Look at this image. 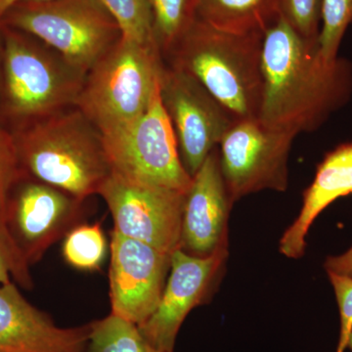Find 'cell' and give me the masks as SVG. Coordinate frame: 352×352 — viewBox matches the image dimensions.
Listing matches in <instances>:
<instances>
[{
	"mask_svg": "<svg viewBox=\"0 0 352 352\" xmlns=\"http://www.w3.org/2000/svg\"><path fill=\"white\" fill-rule=\"evenodd\" d=\"M233 205L220 168L219 149L208 155L185 197L180 249L208 256L228 243L229 212Z\"/></svg>",
	"mask_w": 352,
	"mask_h": 352,
	"instance_id": "5bb4252c",
	"label": "cell"
},
{
	"mask_svg": "<svg viewBox=\"0 0 352 352\" xmlns=\"http://www.w3.org/2000/svg\"><path fill=\"white\" fill-rule=\"evenodd\" d=\"M1 43L9 112L29 122L75 107L85 75L25 32L1 25Z\"/></svg>",
	"mask_w": 352,
	"mask_h": 352,
	"instance_id": "8992f818",
	"label": "cell"
},
{
	"mask_svg": "<svg viewBox=\"0 0 352 352\" xmlns=\"http://www.w3.org/2000/svg\"><path fill=\"white\" fill-rule=\"evenodd\" d=\"M89 331V324L59 327L17 284L0 285V352H87Z\"/></svg>",
	"mask_w": 352,
	"mask_h": 352,
	"instance_id": "9a60e30c",
	"label": "cell"
},
{
	"mask_svg": "<svg viewBox=\"0 0 352 352\" xmlns=\"http://www.w3.org/2000/svg\"><path fill=\"white\" fill-rule=\"evenodd\" d=\"M352 194V142L342 143L327 153L317 166L314 182L303 192L302 207L280 241V252L300 258L307 235L319 214L331 204Z\"/></svg>",
	"mask_w": 352,
	"mask_h": 352,
	"instance_id": "2e32d148",
	"label": "cell"
},
{
	"mask_svg": "<svg viewBox=\"0 0 352 352\" xmlns=\"http://www.w3.org/2000/svg\"><path fill=\"white\" fill-rule=\"evenodd\" d=\"M347 349H351L352 351V332L351 333V336H349V342H347Z\"/></svg>",
	"mask_w": 352,
	"mask_h": 352,
	"instance_id": "f1b7e54d",
	"label": "cell"
},
{
	"mask_svg": "<svg viewBox=\"0 0 352 352\" xmlns=\"http://www.w3.org/2000/svg\"><path fill=\"white\" fill-rule=\"evenodd\" d=\"M89 327L87 352H166L146 339L138 325L113 314Z\"/></svg>",
	"mask_w": 352,
	"mask_h": 352,
	"instance_id": "ac0fdd59",
	"label": "cell"
},
{
	"mask_svg": "<svg viewBox=\"0 0 352 352\" xmlns=\"http://www.w3.org/2000/svg\"><path fill=\"white\" fill-rule=\"evenodd\" d=\"M340 309V330L337 351L344 352L352 332V277L328 272Z\"/></svg>",
	"mask_w": 352,
	"mask_h": 352,
	"instance_id": "484cf974",
	"label": "cell"
},
{
	"mask_svg": "<svg viewBox=\"0 0 352 352\" xmlns=\"http://www.w3.org/2000/svg\"><path fill=\"white\" fill-rule=\"evenodd\" d=\"M227 256L228 243L203 258L182 249L171 254L170 273L161 300L154 314L138 326L146 339L162 351H175L183 322L194 308L212 295Z\"/></svg>",
	"mask_w": 352,
	"mask_h": 352,
	"instance_id": "7c38bea8",
	"label": "cell"
},
{
	"mask_svg": "<svg viewBox=\"0 0 352 352\" xmlns=\"http://www.w3.org/2000/svg\"><path fill=\"white\" fill-rule=\"evenodd\" d=\"M1 25L34 36L87 76L122 32L101 0H36L11 7Z\"/></svg>",
	"mask_w": 352,
	"mask_h": 352,
	"instance_id": "5b68a950",
	"label": "cell"
},
{
	"mask_svg": "<svg viewBox=\"0 0 352 352\" xmlns=\"http://www.w3.org/2000/svg\"><path fill=\"white\" fill-rule=\"evenodd\" d=\"M25 1H36V0H0V27H1L2 18L6 15L7 11H8L11 7L16 6V4Z\"/></svg>",
	"mask_w": 352,
	"mask_h": 352,
	"instance_id": "83f0119b",
	"label": "cell"
},
{
	"mask_svg": "<svg viewBox=\"0 0 352 352\" xmlns=\"http://www.w3.org/2000/svg\"><path fill=\"white\" fill-rule=\"evenodd\" d=\"M199 0H150L154 38L168 56L197 20Z\"/></svg>",
	"mask_w": 352,
	"mask_h": 352,
	"instance_id": "d6986e66",
	"label": "cell"
},
{
	"mask_svg": "<svg viewBox=\"0 0 352 352\" xmlns=\"http://www.w3.org/2000/svg\"><path fill=\"white\" fill-rule=\"evenodd\" d=\"M263 34L220 31L197 19L170 51V66L195 78L234 119L258 118Z\"/></svg>",
	"mask_w": 352,
	"mask_h": 352,
	"instance_id": "3957f363",
	"label": "cell"
},
{
	"mask_svg": "<svg viewBox=\"0 0 352 352\" xmlns=\"http://www.w3.org/2000/svg\"><path fill=\"white\" fill-rule=\"evenodd\" d=\"M110 252L111 314L140 326L161 300L171 254L113 230Z\"/></svg>",
	"mask_w": 352,
	"mask_h": 352,
	"instance_id": "4fadbf2b",
	"label": "cell"
},
{
	"mask_svg": "<svg viewBox=\"0 0 352 352\" xmlns=\"http://www.w3.org/2000/svg\"><path fill=\"white\" fill-rule=\"evenodd\" d=\"M164 66L157 46L120 38L85 76L75 107L102 136L117 133L149 107Z\"/></svg>",
	"mask_w": 352,
	"mask_h": 352,
	"instance_id": "277c9868",
	"label": "cell"
},
{
	"mask_svg": "<svg viewBox=\"0 0 352 352\" xmlns=\"http://www.w3.org/2000/svg\"><path fill=\"white\" fill-rule=\"evenodd\" d=\"M263 89L258 118L298 135L320 127L352 92V66L322 56L318 39L305 38L281 16L263 32Z\"/></svg>",
	"mask_w": 352,
	"mask_h": 352,
	"instance_id": "6da1fadb",
	"label": "cell"
},
{
	"mask_svg": "<svg viewBox=\"0 0 352 352\" xmlns=\"http://www.w3.org/2000/svg\"><path fill=\"white\" fill-rule=\"evenodd\" d=\"M279 15L305 38L318 39L321 0H277Z\"/></svg>",
	"mask_w": 352,
	"mask_h": 352,
	"instance_id": "cb8c5ba5",
	"label": "cell"
},
{
	"mask_svg": "<svg viewBox=\"0 0 352 352\" xmlns=\"http://www.w3.org/2000/svg\"><path fill=\"white\" fill-rule=\"evenodd\" d=\"M25 175L21 168L13 134L0 127V212H3L9 192Z\"/></svg>",
	"mask_w": 352,
	"mask_h": 352,
	"instance_id": "d4e9b609",
	"label": "cell"
},
{
	"mask_svg": "<svg viewBox=\"0 0 352 352\" xmlns=\"http://www.w3.org/2000/svg\"><path fill=\"white\" fill-rule=\"evenodd\" d=\"M279 16L277 0H199L197 19L220 31L256 34Z\"/></svg>",
	"mask_w": 352,
	"mask_h": 352,
	"instance_id": "e0dca14e",
	"label": "cell"
},
{
	"mask_svg": "<svg viewBox=\"0 0 352 352\" xmlns=\"http://www.w3.org/2000/svg\"><path fill=\"white\" fill-rule=\"evenodd\" d=\"M23 173L85 201L112 173L103 136L78 108L28 122L13 134Z\"/></svg>",
	"mask_w": 352,
	"mask_h": 352,
	"instance_id": "7a4b0ae2",
	"label": "cell"
},
{
	"mask_svg": "<svg viewBox=\"0 0 352 352\" xmlns=\"http://www.w3.org/2000/svg\"><path fill=\"white\" fill-rule=\"evenodd\" d=\"M160 96L183 166L193 177L235 119L195 78L170 65L160 76Z\"/></svg>",
	"mask_w": 352,
	"mask_h": 352,
	"instance_id": "9c48e42d",
	"label": "cell"
},
{
	"mask_svg": "<svg viewBox=\"0 0 352 352\" xmlns=\"http://www.w3.org/2000/svg\"><path fill=\"white\" fill-rule=\"evenodd\" d=\"M31 264L16 244L0 212V285L14 283L22 288H32Z\"/></svg>",
	"mask_w": 352,
	"mask_h": 352,
	"instance_id": "603a6c76",
	"label": "cell"
},
{
	"mask_svg": "<svg viewBox=\"0 0 352 352\" xmlns=\"http://www.w3.org/2000/svg\"><path fill=\"white\" fill-rule=\"evenodd\" d=\"M0 36H1V27H0Z\"/></svg>",
	"mask_w": 352,
	"mask_h": 352,
	"instance_id": "f546056e",
	"label": "cell"
},
{
	"mask_svg": "<svg viewBox=\"0 0 352 352\" xmlns=\"http://www.w3.org/2000/svg\"><path fill=\"white\" fill-rule=\"evenodd\" d=\"M119 25L122 38L157 46L150 0H101ZM159 50V48H157Z\"/></svg>",
	"mask_w": 352,
	"mask_h": 352,
	"instance_id": "44dd1931",
	"label": "cell"
},
{
	"mask_svg": "<svg viewBox=\"0 0 352 352\" xmlns=\"http://www.w3.org/2000/svg\"><path fill=\"white\" fill-rule=\"evenodd\" d=\"M112 173L186 194L193 177L183 166L160 85L146 112L131 126L103 136Z\"/></svg>",
	"mask_w": 352,
	"mask_h": 352,
	"instance_id": "52a82bcc",
	"label": "cell"
},
{
	"mask_svg": "<svg viewBox=\"0 0 352 352\" xmlns=\"http://www.w3.org/2000/svg\"><path fill=\"white\" fill-rule=\"evenodd\" d=\"M324 267L327 273L352 277V247L340 256H329L324 263Z\"/></svg>",
	"mask_w": 352,
	"mask_h": 352,
	"instance_id": "4316f807",
	"label": "cell"
},
{
	"mask_svg": "<svg viewBox=\"0 0 352 352\" xmlns=\"http://www.w3.org/2000/svg\"><path fill=\"white\" fill-rule=\"evenodd\" d=\"M98 195L107 204L116 232L166 254L180 249L186 194L112 173Z\"/></svg>",
	"mask_w": 352,
	"mask_h": 352,
	"instance_id": "30bf717a",
	"label": "cell"
},
{
	"mask_svg": "<svg viewBox=\"0 0 352 352\" xmlns=\"http://www.w3.org/2000/svg\"><path fill=\"white\" fill-rule=\"evenodd\" d=\"M65 261L78 270H98L107 254V242L100 224L76 226L64 237Z\"/></svg>",
	"mask_w": 352,
	"mask_h": 352,
	"instance_id": "ffe728a7",
	"label": "cell"
},
{
	"mask_svg": "<svg viewBox=\"0 0 352 352\" xmlns=\"http://www.w3.org/2000/svg\"><path fill=\"white\" fill-rule=\"evenodd\" d=\"M352 23V0H321L318 45L329 61L339 58L342 38Z\"/></svg>",
	"mask_w": 352,
	"mask_h": 352,
	"instance_id": "7402d4cb",
	"label": "cell"
},
{
	"mask_svg": "<svg viewBox=\"0 0 352 352\" xmlns=\"http://www.w3.org/2000/svg\"><path fill=\"white\" fill-rule=\"evenodd\" d=\"M83 201L25 175L15 183L2 215L28 263H38L76 226Z\"/></svg>",
	"mask_w": 352,
	"mask_h": 352,
	"instance_id": "8fae6325",
	"label": "cell"
},
{
	"mask_svg": "<svg viewBox=\"0 0 352 352\" xmlns=\"http://www.w3.org/2000/svg\"><path fill=\"white\" fill-rule=\"evenodd\" d=\"M295 133L263 124L258 118L235 120L217 149L232 203L263 190L288 188V161Z\"/></svg>",
	"mask_w": 352,
	"mask_h": 352,
	"instance_id": "ba28073f",
	"label": "cell"
}]
</instances>
